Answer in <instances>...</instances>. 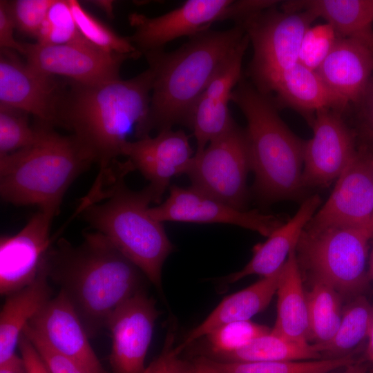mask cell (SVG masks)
Masks as SVG:
<instances>
[{
    "label": "cell",
    "instance_id": "cell-1",
    "mask_svg": "<svg viewBox=\"0 0 373 373\" xmlns=\"http://www.w3.org/2000/svg\"><path fill=\"white\" fill-rule=\"evenodd\" d=\"M152 73L147 68L137 76L86 84L69 81L58 111L57 126L71 132L87 151L99 173L86 198L98 200L104 191L125 174L122 155L128 136L149 135L147 120Z\"/></svg>",
    "mask_w": 373,
    "mask_h": 373
},
{
    "label": "cell",
    "instance_id": "cell-2",
    "mask_svg": "<svg viewBox=\"0 0 373 373\" xmlns=\"http://www.w3.org/2000/svg\"><path fill=\"white\" fill-rule=\"evenodd\" d=\"M43 265L50 282L70 302L89 338L107 327L115 311L142 288V271L102 233L86 231L73 245L60 238Z\"/></svg>",
    "mask_w": 373,
    "mask_h": 373
},
{
    "label": "cell",
    "instance_id": "cell-3",
    "mask_svg": "<svg viewBox=\"0 0 373 373\" xmlns=\"http://www.w3.org/2000/svg\"><path fill=\"white\" fill-rule=\"evenodd\" d=\"M245 35L242 23L223 30L209 28L189 37L173 51L144 55L152 73L149 135L153 129H171L176 124L189 127L196 101Z\"/></svg>",
    "mask_w": 373,
    "mask_h": 373
},
{
    "label": "cell",
    "instance_id": "cell-4",
    "mask_svg": "<svg viewBox=\"0 0 373 373\" xmlns=\"http://www.w3.org/2000/svg\"><path fill=\"white\" fill-rule=\"evenodd\" d=\"M35 126L32 144L0 157V194L8 203L55 216L69 186L94 162L74 135L38 120Z\"/></svg>",
    "mask_w": 373,
    "mask_h": 373
},
{
    "label": "cell",
    "instance_id": "cell-5",
    "mask_svg": "<svg viewBox=\"0 0 373 373\" xmlns=\"http://www.w3.org/2000/svg\"><path fill=\"white\" fill-rule=\"evenodd\" d=\"M231 101L245 115L254 190L265 204L298 200L306 191L302 184L305 141L280 117L272 99L243 77Z\"/></svg>",
    "mask_w": 373,
    "mask_h": 373
},
{
    "label": "cell",
    "instance_id": "cell-6",
    "mask_svg": "<svg viewBox=\"0 0 373 373\" xmlns=\"http://www.w3.org/2000/svg\"><path fill=\"white\" fill-rule=\"evenodd\" d=\"M124 177L111 185L99 202L79 213L161 290L162 266L173 246L162 223L149 214V204L153 202L151 189L147 186L140 191H132Z\"/></svg>",
    "mask_w": 373,
    "mask_h": 373
},
{
    "label": "cell",
    "instance_id": "cell-7",
    "mask_svg": "<svg viewBox=\"0 0 373 373\" xmlns=\"http://www.w3.org/2000/svg\"><path fill=\"white\" fill-rule=\"evenodd\" d=\"M373 231L352 227L305 226L295 249L302 276L324 283L341 294L355 297L367 287L369 241Z\"/></svg>",
    "mask_w": 373,
    "mask_h": 373
},
{
    "label": "cell",
    "instance_id": "cell-8",
    "mask_svg": "<svg viewBox=\"0 0 373 373\" xmlns=\"http://www.w3.org/2000/svg\"><path fill=\"white\" fill-rule=\"evenodd\" d=\"M278 3L271 0H188L158 17L134 12L128 16L133 28L128 37L140 55L164 50V46L182 37H192L210 28L216 21L232 20L241 23L251 15Z\"/></svg>",
    "mask_w": 373,
    "mask_h": 373
},
{
    "label": "cell",
    "instance_id": "cell-9",
    "mask_svg": "<svg viewBox=\"0 0 373 373\" xmlns=\"http://www.w3.org/2000/svg\"><path fill=\"white\" fill-rule=\"evenodd\" d=\"M316 19L309 11L286 12L274 6L241 23L253 47L249 72L257 90L262 92L298 63L303 37Z\"/></svg>",
    "mask_w": 373,
    "mask_h": 373
},
{
    "label": "cell",
    "instance_id": "cell-10",
    "mask_svg": "<svg viewBox=\"0 0 373 373\" xmlns=\"http://www.w3.org/2000/svg\"><path fill=\"white\" fill-rule=\"evenodd\" d=\"M251 170L245 129L235 124L195 153L186 174L191 187L234 208L247 210Z\"/></svg>",
    "mask_w": 373,
    "mask_h": 373
},
{
    "label": "cell",
    "instance_id": "cell-11",
    "mask_svg": "<svg viewBox=\"0 0 373 373\" xmlns=\"http://www.w3.org/2000/svg\"><path fill=\"white\" fill-rule=\"evenodd\" d=\"M309 124L313 135L305 145L302 184L305 190L329 186L357 152L354 135L342 113L320 109Z\"/></svg>",
    "mask_w": 373,
    "mask_h": 373
},
{
    "label": "cell",
    "instance_id": "cell-12",
    "mask_svg": "<svg viewBox=\"0 0 373 373\" xmlns=\"http://www.w3.org/2000/svg\"><path fill=\"white\" fill-rule=\"evenodd\" d=\"M373 153L357 152L340 177L326 202L306 226L352 227L373 231Z\"/></svg>",
    "mask_w": 373,
    "mask_h": 373
},
{
    "label": "cell",
    "instance_id": "cell-13",
    "mask_svg": "<svg viewBox=\"0 0 373 373\" xmlns=\"http://www.w3.org/2000/svg\"><path fill=\"white\" fill-rule=\"evenodd\" d=\"M150 216L158 222L223 223L256 231L269 237L283 225L280 216L266 214L257 209L240 210L208 196L191 186L170 187L169 197L159 205L150 207Z\"/></svg>",
    "mask_w": 373,
    "mask_h": 373
},
{
    "label": "cell",
    "instance_id": "cell-14",
    "mask_svg": "<svg viewBox=\"0 0 373 373\" xmlns=\"http://www.w3.org/2000/svg\"><path fill=\"white\" fill-rule=\"evenodd\" d=\"M66 85L23 62L11 50H0V105L21 110L36 120L57 126Z\"/></svg>",
    "mask_w": 373,
    "mask_h": 373
},
{
    "label": "cell",
    "instance_id": "cell-15",
    "mask_svg": "<svg viewBox=\"0 0 373 373\" xmlns=\"http://www.w3.org/2000/svg\"><path fill=\"white\" fill-rule=\"evenodd\" d=\"M26 62L46 75L93 84L119 78L129 55L108 53L95 46L80 44L45 45L23 42Z\"/></svg>",
    "mask_w": 373,
    "mask_h": 373
},
{
    "label": "cell",
    "instance_id": "cell-16",
    "mask_svg": "<svg viewBox=\"0 0 373 373\" xmlns=\"http://www.w3.org/2000/svg\"><path fill=\"white\" fill-rule=\"evenodd\" d=\"M158 316L154 300L144 289L115 311L106 327L111 338L109 362L112 373H143Z\"/></svg>",
    "mask_w": 373,
    "mask_h": 373
},
{
    "label": "cell",
    "instance_id": "cell-17",
    "mask_svg": "<svg viewBox=\"0 0 373 373\" xmlns=\"http://www.w3.org/2000/svg\"><path fill=\"white\" fill-rule=\"evenodd\" d=\"M194 154L189 136L172 128L159 131L153 137L128 140L122 151V155L149 182L155 203L161 202L172 178L186 174Z\"/></svg>",
    "mask_w": 373,
    "mask_h": 373
},
{
    "label": "cell",
    "instance_id": "cell-18",
    "mask_svg": "<svg viewBox=\"0 0 373 373\" xmlns=\"http://www.w3.org/2000/svg\"><path fill=\"white\" fill-rule=\"evenodd\" d=\"M55 216L38 210L16 234L0 238V294L7 296L30 284L57 236L50 237Z\"/></svg>",
    "mask_w": 373,
    "mask_h": 373
},
{
    "label": "cell",
    "instance_id": "cell-19",
    "mask_svg": "<svg viewBox=\"0 0 373 373\" xmlns=\"http://www.w3.org/2000/svg\"><path fill=\"white\" fill-rule=\"evenodd\" d=\"M249 44L245 35L218 70L192 111L189 128L196 140L195 153L202 151L213 139L229 131L236 122L231 116L228 104L231 93L242 78V63Z\"/></svg>",
    "mask_w": 373,
    "mask_h": 373
},
{
    "label": "cell",
    "instance_id": "cell-20",
    "mask_svg": "<svg viewBox=\"0 0 373 373\" xmlns=\"http://www.w3.org/2000/svg\"><path fill=\"white\" fill-rule=\"evenodd\" d=\"M52 349L74 362L84 373H108L92 348L77 314L61 291L29 321Z\"/></svg>",
    "mask_w": 373,
    "mask_h": 373
},
{
    "label": "cell",
    "instance_id": "cell-21",
    "mask_svg": "<svg viewBox=\"0 0 373 373\" xmlns=\"http://www.w3.org/2000/svg\"><path fill=\"white\" fill-rule=\"evenodd\" d=\"M276 95L274 103L290 107L303 114L309 124L323 108L343 113L350 102L333 91L318 73L297 63L276 77L262 92Z\"/></svg>",
    "mask_w": 373,
    "mask_h": 373
},
{
    "label": "cell",
    "instance_id": "cell-22",
    "mask_svg": "<svg viewBox=\"0 0 373 373\" xmlns=\"http://www.w3.org/2000/svg\"><path fill=\"white\" fill-rule=\"evenodd\" d=\"M316 72L333 91L356 105L371 81L373 49L362 41L339 38Z\"/></svg>",
    "mask_w": 373,
    "mask_h": 373
},
{
    "label": "cell",
    "instance_id": "cell-23",
    "mask_svg": "<svg viewBox=\"0 0 373 373\" xmlns=\"http://www.w3.org/2000/svg\"><path fill=\"white\" fill-rule=\"evenodd\" d=\"M321 204L318 194L305 198L295 215L274 230L264 243L257 245L250 261L242 269L226 276L223 283H233L251 275L267 277L279 271Z\"/></svg>",
    "mask_w": 373,
    "mask_h": 373
},
{
    "label": "cell",
    "instance_id": "cell-24",
    "mask_svg": "<svg viewBox=\"0 0 373 373\" xmlns=\"http://www.w3.org/2000/svg\"><path fill=\"white\" fill-rule=\"evenodd\" d=\"M50 282L42 262L30 284L6 296L0 313V363L15 354L25 326L53 297Z\"/></svg>",
    "mask_w": 373,
    "mask_h": 373
},
{
    "label": "cell",
    "instance_id": "cell-25",
    "mask_svg": "<svg viewBox=\"0 0 373 373\" xmlns=\"http://www.w3.org/2000/svg\"><path fill=\"white\" fill-rule=\"evenodd\" d=\"M281 269L225 297L200 324L189 332L181 344L175 347V352L179 354L191 343L222 325L250 321L264 310L276 294Z\"/></svg>",
    "mask_w": 373,
    "mask_h": 373
},
{
    "label": "cell",
    "instance_id": "cell-26",
    "mask_svg": "<svg viewBox=\"0 0 373 373\" xmlns=\"http://www.w3.org/2000/svg\"><path fill=\"white\" fill-rule=\"evenodd\" d=\"M280 9L286 12L309 11L317 18L325 19L339 38L357 39L371 46L373 0L287 1L282 3Z\"/></svg>",
    "mask_w": 373,
    "mask_h": 373
},
{
    "label": "cell",
    "instance_id": "cell-27",
    "mask_svg": "<svg viewBox=\"0 0 373 373\" xmlns=\"http://www.w3.org/2000/svg\"><path fill=\"white\" fill-rule=\"evenodd\" d=\"M276 295L277 317L271 331L296 343L310 344L307 296L295 249L281 269Z\"/></svg>",
    "mask_w": 373,
    "mask_h": 373
},
{
    "label": "cell",
    "instance_id": "cell-28",
    "mask_svg": "<svg viewBox=\"0 0 373 373\" xmlns=\"http://www.w3.org/2000/svg\"><path fill=\"white\" fill-rule=\"evenodd\" d=\"M306 293L308 307V342L314 347L329 343L335 335L343 316L341 294L324 283L311 284Z\"/></svg>",
    "mask_w": 373,
    "mask_h": 373
},
{
    "label": "cell",
    "instance_id": "cell-29",
    "mask_svg": "<svg viewBox=\"0 0 373 373\" xmlns=\"http://www.w3.org/2000/svg\"><path fill=\"white\" fill-rule=\"evenodd\" d=\"M227 362H267L307 361L322 358V355L311 344L293 342L270 330L244 347L218 355Z\"/></svg>",
    "mask_w": 373,
    "mask_h": 373
},
{
    "label": "cell",
    "instance_id": "cell-30",
    "mask_svg": "<svg viewBox=\"0 0 373 373\" xmlns=\"http://www.w3.org/2000/svg\"><path fill=\"white\" fill-rule=\"evenodd\" d=\"M353 298L343 307L340 325L332 339L325 345L314 346L321 355H327V358L350 355V352L368 337L373 305L361 294Z\"/></svg>",
    "mask_w": 373,
    "mask_h": 373
},
{
    "label": "cell",
    "instance_id": "cell-31",
    "mask_svg": "<svg viewBox=\"0 0 373 373\" xmlns=\"http://www.w3.org/2000/svg\"><path fill=\"white\" fill-rule=\"evenodd\" d=\"M210 361L218 373H329L356 362L351 354L342 357L307 361Z\"/></svg>",
    "mask_w": 373,
    "mask_h": 373
},
{
    "label": "cell",
    "instance_id": "cell-32",
    "mask_svg": "<svg viewBox=\"0 0 373 373\" xmlns=\"http://www.w3.org/2000/svg\"><path fill=\"white\" fill-rule=\"evenodd\" d=\"M74 19L82 35L99 50L108 53L131 56L141 55L128 37L117 34L108 25L88 12L76 0H68Z\"/></svg>",
    "mask_w": 373,
    "mask_h": 373
},
{
    "label": "cell",
    "instance_id": "cell-33",
    "mask_svg": "<svg viewBox=\"0 0 373 373\" xmlns=\"http://www.w3.org/2000/svg\"><path fill=\"white\" fill-rule=\"evenodd\" d=\"M36 39L37 43L45 45L80 44L95 46L79 30L68 0H54Z\"/></svg>",
    "mask_w": 373,
    "mask_h": 373
},
{
    "label": "cell",
    "instance_id": "cell-34",
    "mask_svg": "<svg viewBox=\"0 0 373 373\" xmlns=\"http://www.w3.org/2000/svg\"><path fill=\"white\" fill-rule=\"evenodd\" d=\"M28 113L0 105V157L24 149L34 142L37 129L29 124Z\"/></svg>",
    "mask_w": 373,
    "mask_h": 373
},
{
    "label": "cell",
    "instance_id": "cell-35",
    "mask_svg": "<svg viewBox=\"0 0 373 373\" xmlns=\"http://www.w3.org/2000/svg\"><path fill=\"white\" fill-rule=\"evenodd\" d=\"M270 330L250 321H235L216 328L205 336L212 352L220 355L241 349Z\"/></svg>",
    "mask_w": 373,
    "mask_h": 373
},
{
    "label": "cell",
    "instance_id": "cell-36",
    "mask_svg": "<svg viewBox=\"0 0 373 373\" xmlns=\"http://www.w3.org/2000/svg\"><path fill=\"white\" fill-rule=\"evenodd\" d=\"M339 39L327 23L310 26L300 43L298 63L316 71Z\"/></svg>",
    "mask_w": 373,
    "mask_h": 373
},
{
    "label": "cell",
    "instance_id": "cell-37",
    "mask_svg": "<svg viewBox=\"0 0 373 373\" xmlns=\"http://www.w3.org/2000/svg\"><path fill=\"white\" fill-rule=\"evenodd\" d=\"M7 1L16 29L36 39L54 0H16Z\"/></svg>",
    "mask_w": 373,
    "mask_h": 373
},
{
    "label": "cell",
    "instance_id": "cell-38",
    "mask_svg": "<svg viewBox=\"0 0 373 373\" xmlns=\"http://www.w3.org/2000/svg\"><path fill=\"white\" fill-rule=\"evenodd\" d=\"M22 333L32 343L51 373H84L74 362L52 349L28 324Z\"/></svg>",
    "mask_w": 373,
    "mask_h": 373
},
{
    "label": "cell",
    "instance_id": "cell-39",
    "mask_svg": "<svg viewBox=\"0 0 373 373\" xmlns=\"http://www.w3.org/2000/svg\"><path fill=\"white\" fill-rule=\"evenodd\" d=\"M174 331L169 330L162 352L152 361L143 373H191L189 367L175 352Z\"/></svg>",
    "mask_w": 373,
    "mask_h": 373
},
{
    "label": "cell",
    "instance_id": "cell-40",
    "mask_svg": "<svg viewBox=\"0 0 373 373\" xmlns=\"http://www.w3.org/2000/svg\"><path fill=\"white\" fill-rule=\"evenodd\" d=\"M15 28L14 21L8 8L7 1L1 0L0 47L1 48L8 49L23 54V42L17 41L14 37V30Z\"/></svg>",
    "mask_w": 373,
    "mask_h": 373
},
{
    "label": "cell",
    "instance_id": "cell-41",
    "mask_svg": "<svg viewBox=\"0 0 373 373\" xmlns=\"http://www.w3.org/2000/svg\"><path fill=\"white\" fill-rule=\"evenodd\" d=\"M18 347L27 373H51L32 343L23 333Z\"/></svg>",
    "mask_w": 373,
    "mask_h": 373
},
{
    "label": "cell",
    "instance_id": "cell-42",
    "mask_svg": "<svg viewBox=\"0 0 373 373\" xmlns=\"http://www.w3.org/2000/svg\"><path fill=\"white\" fill-rule=\"evenodd\" d=\"M356 105L360 107L363 123L373 137V79H371L363 97Z\"/></svg>",
    "mask_w": 373,
    "mask_h": 373
},
{
    "label": "cell",
    "instance_id": "cell-43",
    "mask_svg": "<svg viewBox=\"0 0 373 373\" xmlns=\"http://www.w3.org/2000/svg\"><path fill=\"white\" fill-rule=\"evenodd\" d=\"M0 373H26L22 358L15 354L7 361L0 363Z\"/></svg>",
    "mask_w": 373,
    "mask_h": 373
},
{
    "label": "cell",
    "instance_id": "cell-44",
    "mask_svg": "<svg viewBox=\"0 0 373 373\" xmlns=\"http://www.w3.org/2000/svg\"><path fill=\"white\" fill-rule=\"evenodd\" d=\"M191 373H218L210 360L202 358L191 367Z\"/></svg>",
    "mask_w": 373,
    "mask_h": 373
},
{
    "label": "cell",
    "instance_id": "cell-45",
    "mask_svg": "<svg viewBox=\"0 0 373 373\" xmlns=\"http://www.w3.org/2000/svg\"><path fill=\"white\" fill-rule=\"evenodd\" d=\"M365 355H366L367 359L370 362L372 365V373H373V316H372V320L370 332L367 337V345Z\"/></svg>",
    "mask_w": 373,
    "mask_h": 373
},
{
    "label": "cell",
    "instance_id": "cell-46",
    "mask_svg": "<svg viewBox=\"0 0 373 373\" xmlns=\"http://www.w3.org/2000/svg\"><path fill=\"white\" fill-rule=\"evenodd\" d=\"M340 373H367L366 366L362 363L356 361L344 367V370Z\"/></svg>",
    "mask_w": 373,
    "mask_h": 373
},
{
    "label": "cell",
    "instance_id": "cell-47",
    "mask_svg": "<svg viewBox=\"0 0 373 373\" xmlns=\"http://www.w3.org/2000/svg\"><path fill=\"white\" fill-rule=\"evenodd\" d=\"M95 3L96 5H99L102 9L105 10L108 15H112L113 14V6H112V1H95Z\"/></svg>",
    "mask_w": 373,
    "mask_h": 373
},
{
    "label": "cell",
    "instance_id": "cell-48",
    "mask_svg": "<svg viewBox=\"0 0 373 373\" xmlns=\"http://www.w3.org/2000/svg\"><path fill=\"white\" fill-rule=\"evenodd\" d=\"M369 275L370 278L373 279V247L370 255Z\"/></svg>",
    "mask_w": 373,
    "mask_h": 373
},
{
    "label": "cell",
    "instance_id": "cell-49",
    "mask_svg": "<svg viewBox=\"0 0 373 373\" xmlns=\"http://www.w3.org/2000/svg\"><path fill=\"white\" fill-rule=\"evenodd\" d=\"M123 164H124V169H125V173H126L124 174V175H126V174L128 173V169H127V168H126L125 164L123 163ZM119 177H120V176H119ZM101 197H102V196H101ZM100 198H99L98 200L95 201V202H92V201L88 200L86 198V197L84 198V200L86 202H88V203H94V202H97V201H99V200H100Z\"/></svg>",
    "mask_w": 373,
    "mask_h": 373
},
{
    "label": "cell",
    "instance_id": "cell-50",
    "mask_svg": "<svg viewBox=\"0 0 373 373\" xmlns=\"http://www.w3.org/2000/svg\"><path fill=\"white\" fill-rule=\"evenodd\" d=\"M124 163H125V162H124ZM125 164L126 165V166H127L128 169V171H130V169H129L128 166H127V164H126V163H125ZM111 185H112V184H111ZM101 198H102V197H101ZM100 199H101V198H100ZM82 200H83L86 204H90L86 203L83 199H82Z\"/></svg>",
    "mask_w": 373,
    "mask_h": 373
},
{
    "label": "cell",
    "instance_id": "cell-51",
    "mask_svg": "<svg viewBox=\"0 0 373 373\" xmlns=\"http://www.w3.org/2000/svg\"><path fill=\"white\" fill-rule=\"evenodd\" d=\"M125 163L127 164V166H128V168H129V169H130V171H131L130 166H128V164L126 162H125ZM117 179H118V178H117ZM82 202H83V203H84V204H86V205H90V204H86L83 200H82ZM98 202H99V201H98Z\"/></svg>",
    "mask_w": 373,
    "mask_h": 373
},
{
    "label": "cell",
    "instance_id": "cell-52",
    "mask_svg": "<svg viewBox=\"0 0 373 373\" xmlns=\"http://www.w3.org/2000/svg\"><path fill=\"white\" fill-rule=\"evenodd\" d=\"M371 46L373 49V35H372V41H371Z\"/></svg>",
    "mask_w": 373,
    "mask_h": 373
},
{
    "label": "cell",
    "instance_id": "cell-53",
    "mask_svg": "<svg viewBox=\"0 0 373 373\" xmlns=\"http://www.w3.org/2000/svg\"><path fill=\"white\" fill-rule=\"evenodd\" d=\"M124 164H125V163H124ZM125 165H126V164H125ZM126 168H127V169H128V171L129 172L127 166H126ZM121 176H122V175H121ZM83 200H84V198H83ZM84 201H85V200H84ZM85 202H86V201H85ZM97 202H98V201H97ZM86 203H88V204H93V203H88V202H86ZM94 203H95V202H94Z\"/></svg>",
    "mask_w": 373,
    "mask_h": 373
},
{
    "label": "cell",
    "instance_id": "cell-54",
    "mask_svg": "<svg viewBox=\"0 0 373 373\" xmlns=\"http://www.w3.org/2000/svg\"><path fill=\"white\" fill-rule=\"evenodd\" d=\"M372 228H373V219H372Z\"/></svg>",
    "mask_w": 373,
    "mask_h": 373
},
{
    "label": "cell",
    "instance_id": "cell-55",
    "mask_svg": "<svg viewBox=\"0 0 373 373\" xmlns=\"http://www.w3.org/2000/svg\"><path fill=\"white\" fill-rule=\"evenodd\" d=\"M27 373V372H26Z\"/></svg>",
    "mask_w": 373,
    "mask_h": 373
}]
</instances>
